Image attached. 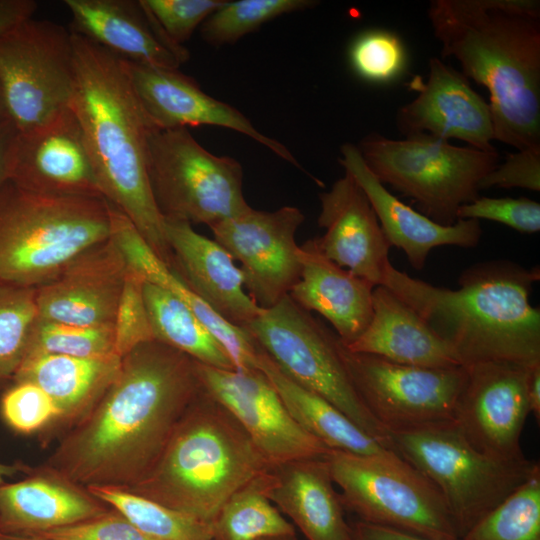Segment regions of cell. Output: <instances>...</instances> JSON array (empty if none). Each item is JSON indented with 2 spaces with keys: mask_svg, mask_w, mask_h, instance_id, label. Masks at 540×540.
I'll return each instance as SVG.
<instances>
[{
  "mask_svg": "<svg viewBox=\"0 0 540 540\" xmlns=\"http://www.w3.org/2000/svg\"><path fill=\"white\" fill-rule=\"evenodd\" d=\"M201 389L194 359L157 340L141 343L121 357L112 383L44 465L84 488L130 487Z\"/></svg>",
  "mask_w": 540,
  "mask_h": 540,
  "instance_id": "6da1fadb",
  "label": "cell"
},
{
  "mask_svg": "<svg viewBox=\"0 0 540 540\" xmlns=\"http://www.w3.org/2000/svg\"><path fill=\"white\" fill-rule=\"evenodd\" d=\"M427 14L441 57L488 90L495 140L540 148V2L432 0Z\"/></svg>",
  "mask_w": 540,
  "mask_h": 540,
  "instance_id": "7a4b0ae2",
  "label": "cell"
},
{
  "mask_svg": "<svg viewBox=\"0 0 540 540\" xmlns=\"http://www.w3.org/2000/svg\"><path fill=\"white\" fill-rule=\"evenodd\" d=\"M71 31V30H70ZM74 86L70 108L82 129L107 202L123 212L168 267L173 255L148 178L153 124L133 89L124 60L72 32Z\"/></svg>",
  "mask_w": 540,
  "mask_h": 540,
  "instance_id": "3957f363",
  "label": "cell"
},
{
  "mask_svg": "<svg viewBox=\"0 0 540 540\" xmlns=\"http://www.w3.org/2000/svg\"><path fill=\"white\" fill-rule=\"evenodd\" d=\"M539 267L509 260L462 271L456 290L413 278L388 265L381 285L408 304L458 355L462 365L540 362V310L530 303Z\"/></svg>",
  "mask_w": 540,
  "mask_h": 540,
  "instance_id": "277c9868",
  "label": "cell"
},
{
  "mask_svg": "<svg viewBox=\"0 0 540 540\" xmlns=\"http://www.w3.org/2000/svg\"><path fill=\"white\" fill-rule=\"evenodd\" d=\"M270 467L238 421L202 387L152 467L123 489L212 524L236 490Z\"/></svg>",
  "mask_w": 540,
  "mask_h": 540,
  "instance_id": "5b68a950",
  "label": "cell"
},
{
  "mask_svg": "<svg viewBox=\"0 0 540 540\" xmlns=\"http://www.w3.org/2000/svg\"><path fill=\"white\" fill-rule=\"evenodd\" d=\"M111 235L104 198L56 197L10 180L0 188V280L39 288Z\"/></svg>",
  "mask_w": 540,
  "mask_h": 540,
  "instance_id": "8992f818",
  "label": "cell"
},
{
  "mask_svg": "<svg viewBox=\"0 0 540 540\" xmlns=\"http://www.w3.org/2000/svg\"><path fill=\"white\" fill-rule=\"evenodd\" d=\"M393 450L438 490L461 538L540 470L477 450L454 421L390 433Z\"/></svg>",
  "mask_w": 540,
  "mask_h": 540,
  "instance_id": "52a82bcc",
  "label": "cell"
},
{
  "mask_svg": "<svg viewBox=\"0 0 540 540\" xmlns=\"http://www.w3.org/2000/svg\"><path fill=\"white\" fill-rule=\"evenodd\" d=\"M357 148L383 185L409 197L442 225L454 224L459 208L479 197L481 180L500 161L497 150L456 146L427 134L390 139L371 133Z\"/></svg>",
  "mask_w": 540,
  "mask_h": 540,
  "instance_id": "ba28073f",
  "label": "cell"
},
{
  "mask_svg": "<svg viewBox=\"0 0 540 540\" xmlns=\"http://www.w3.org/2000/svg\"><path fill=\"white\" fill-rule=\"evenodd\" d=\"M242 329L289 378L328 400L364 432L393 450L390 433L368 410L350 378L339 337L289 294L275 305L262 308Z\"/></svg>",
  "mask_w": 540,
  "mask_h": 540,
  "instance_id": "9c48e42d",
  "label": "cell"
},
{
  "mask_svg": "<svg viewBox=\"0 0 540 540\" xmlns=\"http://www.w3.org/2000/svg\"><path fill=\"white\" fill-rule=\"evenodd\" d=\"M324 459L343 508L358 520L429 540H460L438 490L400 455L330 449Z\"/></svg>",
  "mask_w": 540,
  "mask_h": 540,
  "instance_id": "30bf717a",
  "label": "cell"
},
{
  "mask_svg": "<svg viewBox=\"0 0 540 540\" xmlns=\"http://www.w3.org/2000/svg\"><path fill=\"white\" fill-rule=\"evenodd\" d=\"M147 168L163 219L210 227L251 208L243 195L240 163L210 153L188 128H153Z\"/></svg>",
  "mask_w": 540,
  "mask_h": 540,
  "instance_id": "8fae6325",
  "label": "cell"
},
{
  "mask_svg": "<svg viewBox=\"0 0 540 540\" xmlns=\"http://www.w3.org/2000/svg\"><path fill=\"white\" fill-rule=\"evenodd\" d=\"M0 82L9 120L19 133L70 107L74 86L72 32L29 18L0 34Z\"/></svg>",
  "mask_w": 540,
  "mask_h": 540,
  "instance_id": "7c38bea8",
  "label": "cell"
},
{
  "mask_svg": "<svg viewBox=\"0 0 540 540\" xmlns=\"http://www.w3.org/2000/svg\"><path fill=\"white\" fill-rule=\"evenodd\" d=\"M340 340V339H339ZM340 352L362 401L389 433L454 421L465 385L464 365L424 368L369 354Z\"/></svg>",
  "mask_w": 540,
  "mask_h": 540,
  "instance_id": "4fadbf2b",
  "label": "cell"
},
{
  "mask_svg": "<svg viewBox=\"0 0 540 540\" xmlns=\"http://www.w3.org/2000/svg\"><path fill=\"white\" fill-rule=\"evenodd\" d=\"M304 220L294 206L270 212L250 208L209 227L214 240L241 263L244 286L263 309L288 295L300 278L295 236Z\"/></svg>",
  "mask_w": 540,
  "mask_h": 540,
  "instance_id": "5bb4252c",
  "label": "cell"
},
{
  "mask_svg": "<svg viewBox=\"0 0 540 540\" xmlns=\"http://www.w3.org/2000/svg\"><path fill=\"white\" fill-rule=\"evenodd\" d=\"M196 364L204 390L232 414L271 466L324 457L330 450L292 418L260 369L226 370Z\"/></svg>",
  "mask_w": 540,
  "mask_h": 540,
  "instance_id": "9a60e30c",
  "label": "cell"
},
{
  "mask_svg": "<svg viewBox=\"0 0 540 540\" xmlns=\"http://www.w3.org/2000/svg\"><path fill=\"white\" fill-rule=\"evenodd\" d=\"M464 366L467 377L455 410L456 426L472 446L488 456L506 461L526 458L520 437L530 414V366L503 361Z\"/></svg>",
  "mask_w": 540,
  "mask_h": 540,
  "instance_id": "2e32d148",
  "label": "cell"
},
{
  "mask_svg": "<svg viewBox=\"0 0 540 540\" xmlns=\"http://www.w3.org/2000/svg\"><path fill=\"white\" fill-rule=\"evenodd\" d=\"M9 180L41 195L104 198L82 129L70 107L36 129L17 132Z\"/></svg>",
  "mask_w": 540,
  "mask_h": 540,
  "instance_id": "e0dca14e",
  "label": "cell"
},
{
  "mask_svg": "<svg viewBox=\"0 0 540 540\" xmlns=\"http://www.w3.org/2000/svg\"><path fill=\"white\" fill-rule=\"evenodd\" d=\"M127 269L126 257L110 235L36 288L38 318L80 326L114 325Z\"/></svg>",
  "mask_w": 540,
  "mask_h": 540,
  "instance_id": "ac0fdd59",
  "label": "cell"
},
{
  "mask_svg": "<svg viewBox=\"0 0 540 540\" xmlns=\"http://www.w3.org/2000/svg\"><path fill=\"white\" fill-rule=\"evenodd\" d=\"M419 84L417 96L396 115L403 135L427 134L448 141L458 139L482 151L496 150L489 103L461 71L432 57L427 80Z\"/></svg>",
  "mask_w": 540,
  "mask_h": 540,
  "instance_id": "d6986e66",
  "label": "cell"
},
{
  "mask_svg": "<svg viewBox=\"0 0 540 540\" xmlns=\"http://www.w3.org/2000/svg\"><path fill=\"white\" fill-rule=\"evenodd\" d=\"M124 64L139 102L154 127L172 129L210 125L227 128L250 137L287 162L302 168L287 147L258 131L236 108L206 94L179 69L126 60Z\"/></svg>",
  "mask_w": 540,
  "mask_h": 540,
  "instance_id": "ffe728a7",
  "label": "cell"
},
{
  "mask_svg": "<svg viewBox=\"0 0 540 540\" xmlns=\"http://www.w3.org/2000/svg\"><path fill=\"white\" fill-rule=\"evenodd\" d=\"M321 237L311 239L316 249L340 267L375 286L381 285L389 261L390 243L366 194L350 173L319 194Z\"/></svg>",
  "mask_w": 540,
  "mask_h": 540,
  "instance_id": "44dd1931",
  "label": "cell"
},
{
  "mask_svg": "<svg viewBox=\"0 0 540 540\" xmlns=\"http://www.w3.org/2000/svg\"><path fill=\"white\" fill-rule=\"evenodd\" d=\"M71 32L133 63L179 69L189 59L172 43L143 0H65Z\"/></svg>",
  "mask_w": 540,
  "mask_h": 540,
  "instance_id": "7402d4cb",
  "label": "cell"
},
{
  "mask_svg": "<svg viewBox=\"0 0 540 540\" xmlns=\"http://www.w3.org/2000/svg\"><path fill=\"white\" fill-rule=\"evenodd\" d=\"M340 151V164L366 194L386 239L405 253L416 270L424 268L436 247L472 248L480 242V221L458 219L452 225L439 224L392 195L367 167L356 145L346 143Z\"/></svg>",
  "mask_w": 540,
  "mask_h": 540,
  "instance_id": "603a6c76",
  "label": "cell"
},
{
  "mask_svg": "<svg viewBox=\"0 0 540 540\" xmlns=\"http://www.w3.org/2000/svg\"><path fill=\"white\" fill-rule=\"evenodd\" d=\"M164 233L173 255V269L219 316L242 328L262 308L244 290L243 274L232 256L192 225L164 219Z\"/></svg>",
  "mask_w": 540,
  "mask_h": 540,
  "instance_id": "cb8c5ba5",
  "label": "cell"
},
{
  "mask_svg": "<svg viewBox=\"0 0 540 540\" xmlns=\"http://www.w3.org/2000/svg\"><path fill=\"white\" fill-rule=\"evenodd\" d=\"M24 480L0 485V531L42 532L107 513L106 504L86 488L43 465Z\"/></svg>",
  "mask_w": 540,
  "mask_h": 540,
  "instance_id": "d4e9b609",
  "label": "cell"
},
{
  "mask_svg": "<svg viewBox=\"0 0 540 540\" xmlns=\"http://www.w3.org/2000/svg\"><path fill=\"white\" fill-rule=\"evenodd\" d=\"M266 479L268 499L308 540H352L324 457L273 465Z\"/></svg>",
  "mask_w": 540,
  "mask_h": 540,
  "instance_id": "484cf974",
  "label": "cell"
},
{
  "mask_svg": "<svg viewBox=\"0 0 540 540\" xmlns=\"http://www.w3.org/2000/svg\"><path fill=\"white\" fill-rule=\"evenodd\" d=\"M372 300L371 321L355 341L343 344L347 350L416 367L462 365L452 347L390 289L375 286Z\"/></svg>",
  "mask_w": 540,
  "mask_h": 540,
  "instance_id": "4316f807",
  "label": "cell"
},
{
  "mask_svg": "<svg viewBox=\"0 0 540 540\" xmlns=\"http://www.w3.org/2000/svg\"><path fill=\"white\" fill-rule=\"evenodd\" d=\"M300 259V278L289 296L327 319L344 345L352 343L371 321L375 285L326 258L311 239L300 246Z\"/></svg>",
  "mask_w": 540,
  "mask_h": 540,
  "instance_id": "83f0119b",
  "label": "cell"
},
{
  "mask_svg": "<svg viewBox=\"0 0 540 540\" xmlns=\"http://www.w3.org/2000/svg\"><path fill=\"white\" fill-rule=\"evenodd\" d=\"M109 208L111 236L124 253L128 264L145 280L164 288L182 301L224 347L235 370L259 369L260 348L251 336L219 316L173 269L154 254L123 212L110 203Z\"/></svg>",
  "mask_w": 540,
  "mask_h": 540,
  "instance_id": "f1b7e54d",
  "label": "cell"
},
{
  "mask_svg": "<svg viewBox=\"0 0 540 540\" xmlns=\"http://www.w3.org/2000/svg\"><path fill=\"white\" fill-rule=\"evenodd\" d=\"M120 365L121 357L117 354L80 358L32 352L27 354L13 382H31L39 386L59 411L55 425L70 428L99 401Z\"/></svg>",
  "mask_w": 540,
  "mask_h": 540,
  "instance_id": "f546056e",
  "label": "cell"
},
{
  "mask_svg": "<svg viewBox=\"0 0 540 540\" xmlns=\"http://www.w3.org/2000/svg\"><path fill=\"white\" fill-rule=\"evenodd\" d=\"M258 367L267 376L292 418L329 449L365 456L397 454L364 432L328 400L289 378L262 350Z\"/></svg>",
  "mask_w": 540,
  "mask_h": 540,
  "instance_id": "4dcf8cb0",
  "label": "cell"
},
{
  "mask_svg": "<svg viewBox=\"0 0 540 540\" xmlns=\"http://www.w3.org/2000/svg\"><path fill=\"white\" fill-rule=\"evenodd\" d=\"M143 297L155 340L201 364L235 370L217 338L176 296L144 279Z\"/></svg>",
  "mask_w": 540,
  "mask_h": 540,
  "instance_id": "1f68e13d",
  "label": "cell"
},
{
  "mask_svg": "<svg viewBox=\"0 0 540 540\" xmlns=\"http://www.w3.org/2000/svg\"><path fill=\"white\" fill-rule=\"evenodd\" d=\"M267 471L226 500L212 522L211 540H262L295 535V527L266 496Z\"/></svg>",
  "mask_w": 540,
  "mask_h": 540,
  "instance_id": "d6a6232c",
  "label": "cell"
},
{
  "mask_svg": "<svg viewBox=\"0 0 540 540\" xmlns=\"http://www.w3.org/2000/svg\"><path fill=\"white\" fill-rule=\"evenodd\" d=\"M87 491L121 513L152 540H211L212 524L200 521L148 498L113 486H89Z\"/></svg>",
  "mask_w": 540,
  "mask_h": 540,
  "instance_id": "836d02e7",
  "label": "cell"
},
{
  "mask_svg": "<svg viewBox=\"0 0 540 540\" xmlns=\"http://www.w3.org/2000/svg\"><path fill=\"white\" fill-rule=\"evenodd\" d=\"M37 317L36 289L0 280V391L12 384L27 356Z\"/></svg>",
  "mask_w": 540,
  "mask_h": 540,
  "instance_id": "e575fe53",
  "label": "cell"
},
{
  "mask_svg": "<svg viewBox=\"0 0 540 540\" xmlns=\"http://www.w3.org/2000/svg\"><path fill=\"white\" fill-rule=\"evenodd\" d=\"M461 540H540V470L477 522Z\"/></svg>",
  "mask_w": 540,
  "mask_h": 540,
  "instance_id": "d590c367",
  "label": "cell"
},
{
  "mask_svg": "<svg viewBox=\"0 0 540 540\" xmlns=\"http://www.w3.org/2000/svg\"><path fill=\"white\" fill-rule=\"evenodd\" d=\"M318 3L313 0L226 1L202 23L200 33L211 45L231 44L276 17L308 9Z\"/></svg>",
  "mask_w": 540,
  "mask_h": 540,
  "instance_id": "8d00e7d4",
  "label": "cell"
},
{
  "mask_svg": "<svg viewBox=\"0 0 540 540\" xmlns=\"http://www.w3.org/2000/svg\"><path fill=\"white\" fill-rule=\"evenodd\" d=\"M32 352L80 358L114 355L117 354L114 325L80 326L37 317L27 354Z\"/></svg>",
  "mask_w": 540,
  "mask_h": 540,
  "instance_id": "74e56055",
  "label": "cell"
},
{
  "mask_svg": "<svg viewBox=\"0 0 540 540\" xmlns=\"http://www.w3.org/2000/svg\"><path fill=\"white\" fill-rule=\"evenodd\" d=\"M349 59L353 70L361 78L383 83L402 73L406 53L397 35L382 29H372L363 32L353 41Z\"/></svg>",
  "mask_w": 540,
  "mask_h": 540,
  "instance_id": "f35d334b",
  "label": "cell"
},
{
  "mask_svg": "<svg viewBox=\"0 0 540 540\" xmlns=\"http://www.w3.org/2000/svg\"><path fill=\"white\" fill-rule=\"evenodd\" d=\"M0 412L12 430L23 434L41 431L59 419V411L52 399L31 382L10 384L2 394Z\"/></svg>",
  "mask_w": 540,
  "mask_h": 540,
  "instance_id": "ab89813d",
  "label": "cell"
},
{
  "mask_svg": "<svg viewBox=\"0 0 540 540\" xmlns=\"http://www.w3.org/2000/svg\"><path fill=\"white\" fill-rule=\"evenodd\" d=\"M143 276L128 264L114 321L115 351L123 357L137 345L155 340L143 297Z\"/></svg>",
  "mask_w": 540,
  "mask_h": 540,
  "instance_id": "60d3db41",
  "label": "cell"
},
{
  "mask_svg": "<svg viewBox=\"0 0 540 540\" xmlns=\"http://www.w3.org/2000/svg\"><path fill=\"white\" fill-rule=\"evenodd\" d=\"M458 219H481L504 224L518 232L536 233L540 231V204L526 197L491 198L477 197L462 205L457 212Z\"/></svg>",
  "mask_w": 540,
  "mask_h": 540,
  "instance_id": "b9f144b4",
  "label": "cell"
},
{
  "mask_svg": "<svg viewBox=\"0 0 540 540\" xmlns=\"http://www.w3.org/2000/svg\"><path fill=\"white\" fill-rule=\"evenodd\" d=\"M168 39L178 46L227 0H143Z\"/></svg>",
  "mask_w": 540,
  "mask_h": 540,
  "instance_id": "7bdbcfd3",
  "label": "cell"
},
{
  "mask_svg": "<svg viewBox=\"0 0 540 540\" xmlns=\"http://www.w3.org/2000/svg\"><path fill=\"white\" fill-rule=\"evenodd\" d=\"M38 535L49 540H152L112 508L101 516Z\"/></svg>",
  "mask_w": 540,
  "mask_h": 540,
  "instance_id": "ee69618b",
  "label": "cell"
},
{
  "mask_svg": "<svg viewBox=\"0 0 540 540\" xmlns=\"http://www.w3.org/2000/svg\"><path fill=\"white\" fill-rule=\"evenodd\" d=\"M523 188L540 191V148L510 153L480 182L479 188Z\"/></svg>",
  "mask_w": 540,
  "mask_h": 540,
  "instance_id": "f6af8a7d",
  "label": "cell"
},
{
  "mask_svg": "<svg viewBox=\"0 0 540 540\" xmlns=\"http://www.w3.org/2000/svg\"><path fill=\"white\" fill-rule=\"evenodd\" d=\"M36 9L33 0H0V34L32 18Z\"/></svg>",
  "mask_w": 540,
  "mask_h": 540,
  "instance_id": "bcb514c9",
  "label": "cell"
},
{
  "mask_svg": "<svg viewBox=\"0 0 540 540\" xmlns=\"http://www.w3.org/2000/svg\"><path fill=\"white\" fill-rule=\"evenodd\" d=\"M351 526L352 540H429L403 531L369 524L360 520Z\"/></svg>",
  "mask_w": 540,
  "mask_h": 540,
  "instance_id": "7dc6e473",
  "label": "cell"
},
{
  "mask_svg": "<svg viewBox=\"0 0 540 540\" xmlns=\"http://www.w3.org/2000/svg\"><path fill=\"white\" fill-rule=\"evenodd\" d=\"M17 132L11 121L0 124V188L10 179L11 151Z\"/></svg>",
  "mask_w": 540,
  "mask_h": 540,
  "instance_id": "c3c4849f",
  "label": "cell"
},
{
  "mask_svg": "<svg viewBox=\"0 0 540 540\" xmlns=\"http://www.w3.org/2000/svg\"><path fill=\"white\" fill-rule=\"evenodd\" d=\"M527 399L529 411L540 421V362L529 368L527 379Z\"/></svg>",
  "mask_w": 540,
  "mask_h": 540,
  "instance_id": "681fc988",
  "label": "cell"
},
{
  "mask_svg": "<svg viewBox=\"0 0 540 540\" xmlns=\"http://www.w3.org/2000/svg\"><path fill=\"white\" fill-rule=\"evenodd\" d=\"M31 468L23 465L22 463H16L12 465L0 463V485L5 483L4 478L10 477L18 472H30Z\"/></svg>",
  "mask_w": 540,
  "mask_h": 540,
  "instance_id": "f907efd6",
  "label": "cell"
},
{
  "mask_svg": "<svg viewBox=\"0 0 540 540\" xmlns=\"http://www.w3.org/2000/svg\"><path fill=\"white\" fill-rule=\"evenodd\" d=\"M0 540H49L38 534H11L0 531Z\"/></svg>",
  "mask_w": 540,
  "mask_h": 540,
  "instance_id": "816d5d0a",
  "label": "cell"
},
{
  "mask_svg": "<svg viewBox=\"0 0 540 540\" xmlns=\"http://www.w3.org/2000/svg\"><path fill=\"white\" fill-rule=\"evenodd\" d=\"M10 121L8 117V112L4 100L3 90L0 82V124Z\"/></svg>",
  "mask_w": 540,
  "mask_h": 540,
  "instance_id": "f5cc1de1",
  "label": "cell"
},
{
  "mask_svg": "<svg viewBox=\"0 0 540 540\" xmlns=\"http://www.w3.org/2000/svg\"><path fill=\"white\" fill-rule=\"evenodd\" d=\"M262 540H298V539L296 535H282V536L268 537Z\"/></svg>",
  "mask_w": 540,
  "mask_h": 540,
  "instance_id": "db71d44e",
  "label": "cell"
}]
</instances>
